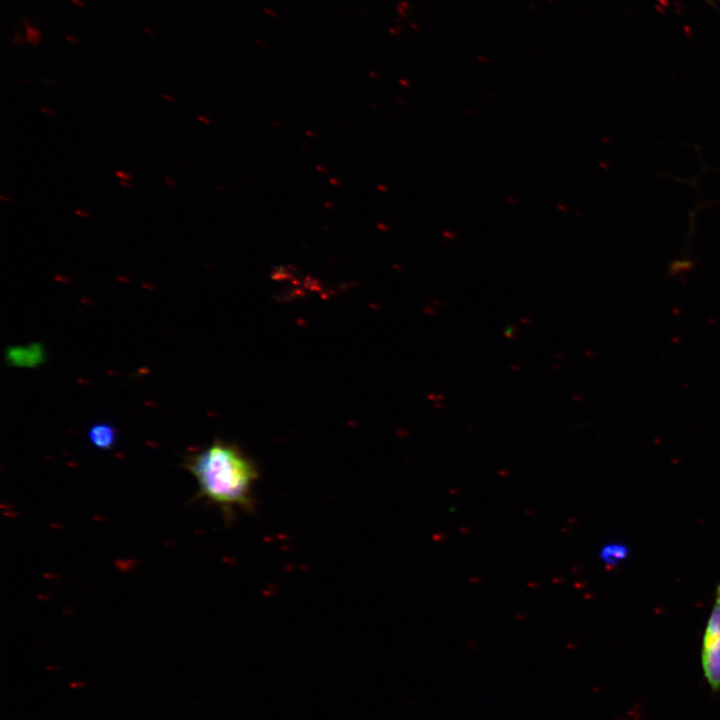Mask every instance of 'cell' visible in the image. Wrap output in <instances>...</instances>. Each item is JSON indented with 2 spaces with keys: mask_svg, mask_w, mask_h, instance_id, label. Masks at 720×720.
I'll use <instances>...</instances> for the list:
<instances>
[{
  "mask_svg": "<svg viewBox=\"0 0 720 720\" xmlns=\"http://www.w3.org/2000/svg\"><path fill=\"white\" fill-rule=\"evenodd\" d=\"M184 467L197 481L196 497L217 506L226 521H231L237 510L254 511L253 489L259 470L236 445L215 440L190 455Z\"/></svg>",
  "mask_w": 720,
  "mask_h": 720,
  "instance_id": "obj_1",
  "label": "cell"
},
{
  "mask_svg": "<svg viewBox=\"0 0 720 720\" xmlns=\"http://www.w3.org/2000/svg\"><path fill=\"white\" fill-rule=\"evenodd\" d=\"M701 665L710 688L720 691V584L715 589L714 604L702 639Z\"/></svg>",
  "mask_w": 720,
  "mask_h": 720,
  "instance_id": "obj_2",
  "label": "cell"
},
{
  "mask_svg": "<svg viewBox=\"0 0 720 720\" xmlns=\"http://www.w3.org/2000/svg\"><path fill=\"white\" fill-rule=\"evenodd\" d=\"M88 438L97 449L110 450L117 442V431L109 423H95L88 430Z\"/></svg>",
  "mask_w": 720,
  "mask_h": 720,
  "instance_id": "obj_3",
  "label": "cell"
},
{
  "mask_svg": "<svg viewBox=\"0 0 720 720\" xmlns=\"http://www.w3.org/2000/svg\"><path fill=\"white\" fill-rule=\"evenodd\" d=\"M630 556V548L621 542H609L600 549V559L607 568H616Z\"/></svg>",
  "mask_w": 720,
  "mask_h": 720,
  "instance_id": "obj_4",
  "label": "cell"
},
{
  "mask_svg": "<svg viewBox=\"0 0 720 720\" xmlns=\"http://www.w3.org/2000/svg\"><path fill=\"white\" fill-rule=\"evenodd\" d=\"M43 359V351L38 345H32L28 348H14L8 353V360L14 365L33 366Z\"/></svg>",
  "mask_w": 720,
  "mask_h": 720,
  "instance_id": "obj_5",
  "label": "cell"
},
{
  "mask_svg": "<svg viewBox=\"0 0 720 720\" xmlns=\"http://www.w3.org/2000/svg\"><path fill=\"white\" fill-rule=\"evenodd\" d=\"M22 25L25 28V42L31 45H38L41 42V31L27 21H22Z\"/></svg>",
  "mask_w": 720,
  "mask_h": 720,
  "instance_id": "obj_6",
  "label": "cell"
},
{
  "mask_svg": "<svg viewBox=\"0 0 720 720\" xmlns=\"http://www.w3.org/2000/svg\"><path fill=\"white\" fill-rule=\"evenodd\" d=\"M24 41H25V37H23L22 34H21L19 31L14 32V35H13V37H12V39H11V43H12V44H14V45H22V44L24 43Z\"/></svg>",
  "mask_w": 720,
  "mask_h": 720,
  "instance_id": "obj_7",
  "label": "cell"
},
{
  "mask_svg": "<svg viewBox=\"0 0 720 720\" xmlns=\"http://www.w3.org/2000/svg\"><path fill=\"white\" fill-rule=\"evenodd\" d=\"M65 39H66L69 43H72V44H74V45L80 43V39L77 38V37H75V36H73V35H65Z\"/></svg>",
  "mask_w": 720,
  "mask_h": 720,
  "instance_id": "obj_8",
  "label": "cell"
},
{
  "mask_svg": "<svg viewBox=\"0 0 720 720\" xmlns=\"http://www.w3.org/2000/svg\"><path fill=\"white\" fill-rule=\"evenodd\" d=\"M115 175H116L118 178H120L121 180H128V179H130V175L127 174V173H125V172H123V171H121V170L116 171V172H115Z\"/></svg>",
  "mask_w": 720,
  "mask_h": 720,
  "instance_id": "obj_9",
  "label": "cell"
},
{
  "mask_svg": "<svg viewBox=\"0 0 720 720\" xmlns=\"http://www.w3.org/2000/svg\"><path fill=\"white\" fill-rule=\"evenodd\" d=\"M165 181H166V183H167V185H168L169 187H175V186H176L175 180H173V179L170 178V177H165Z\"/></svg>",
  "mask_w": 720,
  "mask_h": 720,
  "instance_id": "obj_10",
  "label": "cell"
},
{
  "mask_svg": "<svg viewBox=\"0 0 720 720\" xmlns=\"http://www.w3.org/2000/svg\"><path fill=\"white\" fill-rule=\"evenodd\" d=\"M74 213H75L76 215L81 216V217H84V218L89 217V214H88V213L83 212L82 210H79V209H75V210H74Z\"/></svg>",
  "mask_w": 720,
  "mask_h": 720,
  "instance_id": "obj_11",
  "label": "cell"
},
{
  "mask_svg": "<svg viewBox=\"0 0 720 720\" xmlns=\"http://www.w3.org/2000/svg\"><path fill=\"white\" fill-rule=\"evenodd\" d=\"M142 30H143L147 35H150V36L155 35L154 30L148 28L147 26H143V27H142Z\"/></svg>",
  "mask_w": 720,
  "mask_h": 720,
  "instance_id": "obj_12",
  "label": "cell"
},
{
  "mask_svg": "<svg viewBox=\"0 0 720 720\" xmlns=\"http://www.w3.org/2000/svg\"><path fill=\"white\" fill-rule=\"evenodd\" d=\"M70 1H71L74 5H76V6H78V7H81V8H82V7L85 6V3H84L82 0H70Z\"/></svg>",
  "mask_w": 720,
  "mask_h": 720,
  "instance_id": "obj_13",
  "label": "cell"
},
{
  "mask_svg": "<svg viewBox=\"0 0 720 720\" xmlns=\"http://www.w3.org/2000/svg\"><path fill=\"white\" fill-rule=\"evenodd\" d=\"M162 97L169 102H174V98L171 97L169 94L163 93Z\"/></svg>",
  "mask_w": 720,
  "mask_h": 720,
  "instance_id": "obj_14",
  "label": "cell"
},
{
  "mask_svg": "<svg viewBox=\"0 0 720 720\" xmlns=\"http://www.w3.org/2000/svg\"><path fill=\"white\" fill-rule=\"evenodd\" d=\"M40 111L43 112V113H45V114H48V115H53V114H54V112H53L52 110L46 109V108H44V107H40Z\"/></svg>",
  "mask_w": 720,
  "mask_h": 720,
  "instance_id": "obj_15",
  "label": "cell"
},
{
  "mask_svg": "<svg viewBox=\"0 0 720 720\" xmlns=\"http://www.w3.org/2000/svg\"><path fill=\"white\" fill-rule=\"evenodd\" d=\"M119 184H120L122 187H125V188H131V187H132V185H131L130 183L125 182L124 180H120V183H119Z\"/></svg>",
  "mask_w": 720,
  "mask_h": 720,
  "instance_id": "obj_16",
  "label": "cell"
},
{
  "mask_svg": "<svg viewBox=\"0 0 720 720\" xmlns=\"http://www.w3.org/2000/svg\"><path fill=\"white\" fill-rule=\"evenodd\" d=\"M198 119L201 120L202 122L206 123V124L208 123V121H207L204 117H202V116H198Z\"/></svg>",
  "mask_w": 720,
  "mask_h": 720,
  "instance_id": "obj_17",
  "label": "cell"
}]
</instances>
